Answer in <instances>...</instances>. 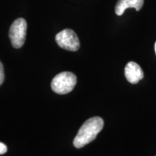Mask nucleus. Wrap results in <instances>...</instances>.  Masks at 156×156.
<instances>
[{
    "label": "nucleus",
    "instance_id": "obj_1",
    "mask_svg": "<svg viewBox=\"0 0 156 156\" xmlns=\"http://www.w3.org/2000/svg\"><path fill=\"white\" fill-rule=\"evenodd\" d=\"M103 127V120L101 117L95 116L87 119L83 124L74 140L75 147H83L93 141Z\"/></svg>",
    "mask_w": 156,
    "mask_h": 156
},
{
    "label": "nucleus",
    "instance_id": "obj_2",
    "mask_svg": "<svg viewBox=\"0 0 156 156\" xmlns=\"http://www.w3.org/2000/svg\"><path fill=\"white\" fill-rule=\"evenodd\" d=\"M77 83V77L70 72H63L52 80L51 88L57 94H67L71 92Z\"/></svg>",
    "mask_w": 156,
    "mask_h": 156
},
{
    "label": "nucleus",
    "instance_id": "obj_3",
    "mask_svg": "<svg viewBox=\"0 0 156 156\" xmlns=\"http://www.w3.org/2000/svg\"><path fill=\"white\" fill-rule=\"evenodd\" d=\"M27 27L26 21L23 18L15 20L9 28V37L14 48H20L23 46L26 38Z\"/></svg>",
    "mask_w": 156,
    "mask_h": 156
},
{
    "label": "nucleus",
    "instance_id": "obj_4",
    "mask_svg": "<svg viewBox=\"0 0 156 156\" xmlns=\"http://www.w3.org/2000/svg\"><path fill=\"white\" fill-rule=\"evenodd\" d=\"M55 39L59 47L71 51H77L80 46L77 34L72 29H64L58 33Z\"/></svg>",
    "mask_w": 156,
    "mask_h": 156
},
{
    "label": "nucleus",
    "instance_id": "obj_5",
    "mask_svg": "<svg viewBox=\"0 0 156 156\" xmlns=\"http://www.w3.org/2000/svg\"><path fill=\"white\" fill-rule=\"evenodd\" d=\"M124 75L129 83L136 84L144 77V73L138 64L129 62L124 69Z\"/></svg>",
    "mask_w": 156,
    "mask_h": 156
},
{
    "label": "nucleus",
    "instance_id": "obj_6",
    "mask_svg": "<svg viewBox=\"0 0 156 156\" xmlns=\"http://www.w3.org/2000/svg\"><path fill=\"white\" fill-rule=\"evenodd\" d=\"M143 4L144 0H118L115 7V12L120 16L128 8H134L136 11H139Z\"/></svg>",
    "mask_w": 156,
    "mask_h": 156
},
{
    "label": "nucleus",
    "instance_id": "obj_7",
    "mask_svg": "<svg viewBox=\"0 0 156 156\" xmlns=\"http://www.w3.org/2000/svg\"><path fill=\"white\" fill-rule=\"evenodd\" d=\"M5 80V73H4L3 64L0 62V86L2 85L3 82Z\"/></svg>",
    "mask_w": 156,
    "mask_h": 156
},
{
    "label": "nucleus",
    "instance_id": "obj_8",
    "mask_svg": "<svg viewBox=\"0 0 156 156\" xmlns=\"http://www.w3.org/2000/svg\"><path fill=\"white\" fill-rule=\"evenodd\" d=\"M7 151V147L2 142H0V155H3Z\"/></svg>",
    "mask_w": 156,
    "mask_h": 156
},
{
    "label": "nucleus",
    "instance_id": "obj_9",
    "mask_svg": "<svg viewBox=\"0 0 156 156\" xmlns=\"http://www.w3.org/2000/svg\"><path fill=\"white\" fill-rule=\"evenodd\" d=\"M155 54H156V42L155 44Z\"/></svg>",
    "mask_w": 156,
    "mask_h": 156
}]
</instances>
